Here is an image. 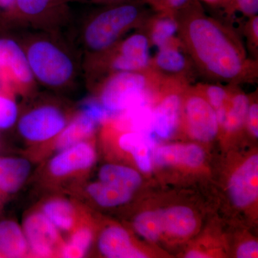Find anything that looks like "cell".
Listing matches in <instances>:
<instances>
[{
  "instance_id": "obj_1",
  "label": "cell",
  "mask_w": 258,
  "mask_h": 258,
  "mask_svg": "<svg viewBox=\"0 0 258 258\" xmlns=\"http://www.w3.org/2000/svg\"><path fill=\"white\" fill-rule=\"evenodd\" d=\"M186 46L199 67L210 77L234 81L244 76L247 61L239 42L218 22L191 0L174 12Z\"/></svg>"
},
{
  "instance_id": "obj_2",
  "label": "cell",
  "mask_w": 258,
  "mask_h": 258,
  "mask_svg": "<svg viewBox=\"0 0 258 258\" xmlns=\"http://www.w3.org/2000/svg\"><path fill=\"white\" fill-rule=\"evenodd\" d=\"M145 3L126 0L106 5L85 22L81 30L83 50L91 57H99L115 46L123 35L147 14Z\"/></svg>"
},
{
  "instance_id": "obj_3",
  "label": "cell",
  "mask_w": 258,
  "mask_h": 258,
  "mask_svg": "<svg viewBox=\"0 0 258 258\" xmlns=\"http://www.w3.org/2000/svg\"><path fill=\"white\" fill-rule=\"evenodd\" d=\"M22 46L35 81L52 90L64 89L76 82L79 74L76 59L53 37H28Z\"/></svg>"
},
{
  "instance_id": "obj_4",
  "label": "cell",
  "mask_w": 258,
  "mask_h": 258,
  "mask_svg": "<svg viewBox=\"0 0 258 258\" xmlns=\"http://www.w3.org/2000/svg\"><path fill=\"white\" fill-rule=\"evenodd\" d=\"M147 86V78L142 73H113L103 83L99 101L115 118L129 108L149 101Z\"/></svg>"
},
{
  "instance_id": "obj_5",
  "label": "cell",
  "mask_w": 258,
  "mask_h": 258,
  "mask_svg": "<svg viewBox=\"0 0 258 258\" xmlns=\"http://www.w3.org/2000/svg\"><path fill=\"white\" fill-rule=\"evenodd\" d=\"M69 123L66 112L53 104H42L24 113L18 120V132L32 143L48 142L60 134Z\"/></svg>"
},
{
  "instance_id": "obj_6",
  "label": "cell",
  "mask_w": 258,
  "mask_h": 258,
  "mask_svg": "<svg viewBox=\"0 0 258 258\" xmlns=\"http://www.w3.org/2000/svg\"><path fill=\"white\" fill-rule=\"evenodd\" d=\"M22 227L29 251L35 257H50L59 254L62 245L60 231L41 212L28 215Z\"/></svg>"
},
{
  "instance_id": "obj_7",
  "label": "cell",
  "mask_w": 258,
  "mask_h": 258,
  "mask_svg": "<svg viewBox=\"0 0 258 258\" xmlns=\"http://www.w3.org/2000/svg\"><path fill=\"white\" fill-rule=\"evenodd\" d=\"M149 40L145 35L135 33L116 44L108 52L109 66L113 73L141 72L150 62Z\"/></svg>"
},
{
  "instance_id": "obj_8",
  "label": "cell",
  "mask_w": 258,
  "mask_h": 258,
  "mask_svg": "<svg viewBox=\"0 0 258 258\" xmlns=\"http://www.w3.org/2000/svg\"><path fill=\"white\" fill-rule=\"evenodd\" d=\"M96 153L86 141L66 148L51 159L48 169L51 175L62 178L88 170L94 164Z\"/></svg>"
},
{
  "instance_id": "obj_9",
  "label": "cell",
  "mask_w": 258,
  "mask_h": 258,
  "mask_svg": "<svg viewBox=\"0 0 258 258\" xmlns=\"http://www.w3.org/2000/svg\"><path fill=\"white\" fill-rule=\"evenodd\" d=\"M186 122L190 134L201 142H210L218 133L219 123L213 107L205 98L190 97L185 106Z\"/></svg>"
},
{
  "instance_id": "obj_10",
  "label": "cell",
  "mask_w": 258,
  "mask_h": 258,
  "mask_svg": "<svg viewBox=\"0 0 258 258\" xmlns=\"http://www.w3.org/2000/svg\"><path fill=\"white\" fill-rule=\"evenodd\" d=\"M0 71L23 88L35 81L23 46L13 39H0Z\"/></svg>"
},
{
  "instance_id": "obj_11",
  "label": "cell",
  "mask_w": 258,
  "mask_h": 258,
  "mask_svg": "<svg viewBox=\"0 0 258 258\" xmlns=\"http://www.w3.org/2000/svg\"><path fill=\"white\" fill-rule=\"evenodd\" d=\"M229 193L236 206L244 208L258 197V156L248 158L231 176Z\"/></svg>"
},
{
  "instance_id": "obj_12",
  "label": "cell",
  "mask_w": 258,
  "mask_h": 258,
  "mask_svg": "<svg viewBox=\"0 0 258 258\" xmlns=\"http://www.w3.org/2000/svg\"><path fill=\"white\" fill-rule=\"evenodd\" d=\"M69 0H16L11 17L28 23L52 21L67 13Z\"/></svg>"
},
{
  "instance_id": "obj_13",
  "label": "cell",
  "mask_w": 258,
  "mask_h": 258,
  "mask_svg": "<svg viewBox=\"0 0 258 258\" xmlns=\"http://www.w3.org/2000/svg\"><path fill=\"white\" fill-rule=\"evenodd\" d=\"M98 247L101 253L108 258L147 257L134 247L128 232L119 226H110L102 231Z\"/></svg>"
},
{
  "instance_id": "obj_14",
  "label": "cell",
  "mask_w": 258,
  "mask_h": 258,
  "mask_svg": "<svg viewBox=\"0 0 258 258\" xmlns=\"http://www.w3.org/2000/svg\"><path fill=\"white\" fill-rule=\"evenodd\" d=\"M205 160L203 149L196 144H171L158 148L154 153V161L158 165L182 164L198 167Z\"/></svg>"
},
{
  "instance_id": "obj_15",
  "label": "cell",
  "mask_w": 258,
  "mask_h": 258,
  "mask_svg": "<svg viewBox=\"0 0 258 258\" xmlns=\"http://www.w3.org/2000/svg\"><path fill=\"white\" fill-rule=\"evenodd\" d=\"M31 164L23 158L0 157V192L18 191L28 179Z\"/></svg>"
},
{
  "instance_id": "obj_16",
  "label": "cell",
  "mask_w": 258,
  "mask_h": 258,
  "mask_svg": "<svg viewBox=\"0 0 258 258\" xmlns=\"http://www.w3.org/2000/svg\"><path fill=\"white\" fill-rule=\"evenodd\" d=\"M181 101L176 94L166 96L154 110V134L161 139H169L177 126Z\"/></svg>"
},
{
  "instance_id": "obj_17",
  "label": "cell",
  "mask_w": 258,
  "mask_h": 258,
  "mask_svg": "<svg viewBox=\"0 0 258 258\" xmlns=\"http://www.w3.org/2000/svg\"><path fill=\"white\" fill-rule=\"evenodd\" d=\"M117 128L123 132H135L154 137V110L149 101L129 108L115 117Z\"/></svg>"
},
{
  "instance_id": "obj_18",
  "label": "cell",
  "mask_w": 258,
  "mask_h": 258,
  "mask_svg": "<svg viewBox=\"0 0 258 258\" xmlns=\"http://www.w3.org/2000/svg\"><path fill=\"white\" fill-rule=\"evenodd\" d=\"M118 144L122 150L132 154L141 170L144 172L151 171V152L155 145L154 137L139 132H125L120 136Z\"/></svg>"
},
{
  "instance_id": "obj_19",
  "label": "cell",
  "mask_w": 258,
  "mask_h": 258,
  "mask_svg": "<svg viewBox=\"0 0 258 258\" xmlns=\"http://www.w3.org/2000/svg\"><path fill=\"white\" fill-rule=\"evenodd\" d=\"M98 125L94 120L82 112L79 111L56 137L55 149L59 152L74 144L87 140L95 133Z\"/></svg>"
},
{
  "instance_id": "obj_20",
  "label": "cell",
  "mask_w": 258,
  "mask_h": 258,
  "mask_svg": "<svg viewBox=\"0 0 258 258\" xmlns=\"http://www.w3.org/2000/svg\"><path fill=\"white\" fill-rule=\"evenodd\" d=\"M29 248L23 227L13 220L0 222V256L20 258L28 254Z\"/></svg>"
},
{
  "instance_id": "obj_21",
  "label": "cell",
  "mask_w": 258,
  "mask_h": 258,
  "mask_svg": "<svg viewBox=\"0 0 258 258\" xmlns=\"http://www.w3.org/2000/svg\"><path fill=\"white\" fill-rule=\"evenodd\" d=\"M40 212L61 232L74 230L76 210L71 202L63 198H53L42 205Z\"/></svg>"
},
{
  "instance_id": "obj_22",
  "label": "cell",
  "mask_w": 258,
  "mask_h": 258,
  "mask_svg": "<svg viewBox=\"0 0 258 258\" xmlns=\"http://www.w3.org/2000/svg\"><path fill=\"white\" fill-rule=\"evenodd\" d=\"M162 221L164 231L179 237L192 233L197 226L192 210L184 206L172 207L162 211Z\"/></svg>"
},
{
  "instance_id": "obj_23",
  "label": "cell",
  "mask_w": 258,
  "mask_h": 258,
  "mask_svg": "<svg viewBox=\"0 0 258 258\" xmlns=\"http://www.w3.org/2000/svg\"><path fill=\"white\" fill-rule=\"evenodd\" d=\"M86 191L90 198L103 208H114L127 203L133 195L131 190L101 181L88 185Z\"/></svg>"
},
{
  "instance_id": "obj_24",
  "label": "cell",
  "mask_w": 258,
  "mask_h": 258,
  "mask_svg": "<svg viewBox=\"0 0 258 258\" xmlns=\"http://www.w3.org/2000/svg\"><path fill=\"white\" fill-rule=\"evenodd\" d=\"M100 181L134 191L140 186L142 177L137 171L127 166L106 164L98 173Z\"/></svg>"
},
{
  "instance_id": "obj_25",
  "label": "cell",
  "mask_w": 258,
  "mask_h": 258,
  "mask_svg": "<svg viewBox=\"0 0 258 258\" xmlns=\"http://www.w3.org/2000/svg\"><path fill=\"white\" fill-rule=\"evenodd\" d=\"M93 232L88 226L77 227L69 240L62 244L59 254L64 258H81L87 254L92 245Z\"/></svg>"
},
{
  "instance_id": "obj_26",
  "label": "cell",
  "mask_w": 258,
  "mask_h": 258,
  "mask_svg": "<svg viewBox=\"0 0 258 258\" xmlns=\"http://www.w3.org/2000/svg\"><path fill=\"white\" fill-rule=\"evenodd\" d=\"M134 229L149 240L155 241L164 232L162 211H147L136 217Z\"/></svg>"
},
{
  "instance_id": "obj_27",
  "label": "cell",
  "mask_w": 258,
  "mask_h": 258,
  "mask_svg": "<svg viewBox=\"0 0 258 258\" xmlns=\"http://www.w3.org/2000/svg\"><path fill=\"white\" fill-rule=\"evenodd\" d=\"M155 63L159 69L169 74H179L186 67L184 54L170 44L159 48Z\"/></svg>"
},
{
  "instance_id": "obj_28",
  "label": "cell",
  "mask_w": 258,
  "mask_h": 258,
  "mask_svg": "<svg viewBox=\"0 0 258 258\" xmlns=\"http://www.w3.org/2000/svg\"><path fill=\"white\" fill-rule=\"evenodd\" d=\"M179 30L176 19L170 15H164L157 19L153 25L151 40L154 45L160 48L169 45Z\"/></svg>"
},
{
  "instance_id": "obj_29",
  "label": "cell",
  "mask_w": 258,
  "mask_h": 258,
  "mask_svg": "<svg viewBox=\"0 0 258 258\" xmlns=\"http://www.w3.org/2000/svg\"><path fill=\"white\" fill-rule=\"evenodd\" d=\"M249 108L248 97L244 94H238L234 97L232 106L227 111L225 121L222 125L225 130L230 132L238 130L247 119Z\"/></svg>"
},
{
  "instance_id": "obj_30",
  "label": "cell",
  "mask_w": 258,
  "mask_h": 258,
  "mask_svg": "<svg viewBox=\"0 0 258 258\" xmlns=\"http://www.w3.org/2000/svg\"><path fill=\"white\" fill-rule=\"evenodd\" d=\"M19 109L8 94H0V130L11 128L18 120Z\"/></svg>"
},
{
  "instance_id": "obj_31",
  "label": "cell",
  "mask_w": 258,
  "mask_h": 258,
  "mask_svg": "<svg viewBox=\"0 0 258 258\" xmlns=\"http://www.w3.org/2000/svg\"><path fill=\"white\" fill-rule=\"evenodd\" d=\"M79 111L87 115L98 125L114 118L113 114L102 105L101 102L95 99L83 101L80 106Z\"/></svg>"
},
{
  "instance_id": "obj_32",
  "label": "cell",
  "mask_w": 258,
  "mask_h": 258,
  "mask_svg": "<svg viewBox=\"0 0 258 258\" xmlns=\"http://www.w3.org/2000/svg\"><path fill=\"white\" fill-rule=\"evenodd\" d=\"M206 93L208 97L207 101L213 107L214 109H217L224 106V103L227 97V93L222 86L218 85H210L207 88Z\"/></svg>"
},
{
  "instance_id": "obj_33",
  "label": "cell",
  "mask_w": 258,
  "mask_h": 258,
  "mask_svg": "<svg viewBox=\"0 0 258 258\" xmlns=\"http://www.w3.org/2000/svg\"><path fill=\"white\" fill-rule=\"evenodd\" d=\"M221 2L230 3L232 8L249 18L257 15L258 0H221L220 3Z\"/></svg>"
},
{
  "instance_id": "obj_34",
  "label": "cell",
  "mask_w": 258,
  "mask_h": 258,
  "mask_svg": "<svg viewBox=\"0 0 258 258\" xmlns=\"http://www.w3.org/2000/svg\"><path fill=\"white\" fill-rule=\"evenodd\" d=\"M258 244L255 241H249L241 244L237 250L239 258L257 257Z\"/></svg>"
},
{
  "instance_id": "obj_35",
  "label": "cell",
  "mask_w": 258,
  "mask_h": 258,
  "mask_svg": "<svg viewBox=\"0 0 258 258\" xmlns=\"http://www.w3.org/2000/svg\"><path fill=\"white\" fill-rule=\"evenodd\" d=\"M248 127L251 133L254 137H258V106L257 103L249 106L247 119Z\"/></svg>"
},
{
  "instance_id": "obj_36",
  "label": "cell",
  "mask_w": 258,
  "mask_h": 258,
  "mask_svg": "<svg viewBox=\"0 0 258 258\" xmlns=\"http://www.w3.org/2000/svg\"><path fill=\"white\" fill-rule=\"evenodd\" d=\"M191 0H162L163 11L174 13L189 4Z\"/></svg>"
},
{
  "instance_id": "obj_37",
  "label": "cell",
  "mask_w": 258,
  "mask_h": 258,
  "mask_svg": "<svg viewBox=\"0 0 258 258\" xmlns=\"http://www.w3.org/2000/svg\"><path fill=\"white\" fill-rule=\"evenodd\" d=\"M16 0H0V12L11 17L15 9Z\"/></svg>"
},
{
  "instance_id": "obj_38",
  "label": "cell",
  "mask_w": 258,
  "mask_h": 258,
  "mask_svg": "<svg viewBox=\"0 0 258 258\" xmlns=\"http://www.w3.org/2000/svg\"><path fill=\"white\" fill-rule=\"evenodd\" d=\"M8 79L4 73L0 71V94H8Z\"/></svg>"
},
{
  "instance_id": "obj_39",
  "label": "cell",
  "mask_w": 258,
  "mask_h": 258,
  "mask_svg": "<svg viewBox=\"0 0 258 258\" xmlns=\"http://www.w3.org/2000/svg\"><path fill=\"white\" fill-rule=\"evenodd\" d=\"M91 2L93 3H97V4L101 5H111L115 3H121V2L126 1V0H69V2Z\"/></svg>"
},
{
  "instance_id": "obj_40",
  "label": "cell",
  "mask_w": 258,
  "mask_h": 258,
  "mask_svg": "<svg viewBox=\"0 0 258 258\" xmlns=\"http://www.w3.org/2000/svg\"><path fill=\"white\" fill-rule=\"evenodd\" d=\"M252 21H251V33H252V37L254 40H257L258 38V17L257 15L256 16L252 17Z\"/></svg>"
},
{
  "instance_id": "obj_41",
  "label": "cell",
  "mask_w": 258,
  "mask_h": 258,
  "mask_svg": "<svg viewBox=\"0 0 258 258\" xmlns=\"http://www.w3.org/2000/svg\"><path fill=\"white\" fill-rule=\"evenodd\" d=\"M186 257L187 258H205L209 257V256L207 255L203 252H200L198 250H191L186 254Z\"/></svg>"
},
{
  "instance_id": "obj_42",
  "label": "cell",
  "mask_w": 258,
  "mask_h": 258,
  "mask_svg": "<svg viewBox=\"0 0 258 258\" xmlns=\"http://www.w3.org/2000/svg\"><path fill=\"white\" fill-rule=\"evenodd\" d=\"M205 1L208 2V3H220L221 0H205Z\"/></svg>"
},
{
  "instance_id": "obj_43",
  "label": "cell",
  "mask_w": 258,
  "mask_h": 258,
  "mask_svg": "<svg viewBox=\"0 0 258 258\" xmlns=\"http://www.w3.org/2000/svg\"><path fill=\"white\" fill-rule=\"evenodd\" d=\"M0 257H1V256H0Z\"/></svg>"
}]
</instances>
